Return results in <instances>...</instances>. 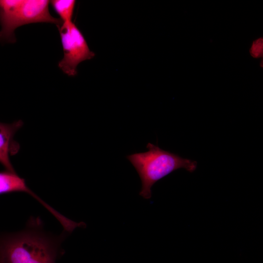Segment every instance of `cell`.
Listing matches in <instances>:
<instances>
[{
	"label": "cell",
	"mask_w": 263,
	"mask_h": 263,
	"mask_svg": "<svg viewBox=\"0 0 263 263\" xmlns=\"http://www.w3.org/2000/svg\"><path fill=\"white\" fill-rule=\"evenodd\" d=\"M58 29L63 51V57L58 66L68 76H74L78 65L92 59L95 54L90 50L84 37L73 21L62 22Z\"/></svg>",
	"instance_id": "277c9868"
},
{
	"label": "cell",
	"mask_w": 263,
	"mask_h": 263,
	"mask_svg": "<svg viewBox=\"0 0 263 263\" xmlns=\"http://www.w3.org/2000/svg\"><path fill=\"white\" fill-rule=\"evenodd\" d=\"M22 192L31 195L41 204L53 215L56 210L47 204L26 185L24 179L20 177L16 172L7 170L0 171V194Z\"/></svg>",
	"instance_id": "8992f818"
},
{
	"label": "cell",
	"mask_w": 263,
	"mask_h": 263,
	"mask_svg": "<svg viewBox=\"0 0 263 263\" xmlns=\"http://www.w3.org/2000/svg\"><path fill=\"white\" fill-rule=\"evenodd\" d=\"M249 54L254 58L263 57V39L262 38H259L252 42L249 49Z\"/></svg>",
	"instance_id": "ba28073f"
},
{
	"label": "cell",
	"mask_w": 263,
	"mask_h": 263,
	"mask_svg": "<svg viewBox=\"0 0 263 263\" xmlns=\"http://www.w3.org/2000/svg\"><path fill=\"white\" fill-rule=\"evenodd\" d=\"M147 148L148 150L146 152L126 156L141 179L142 188L139 195L144 199H150L153 185L171 172L180 169L192 172L197 168L196 161L183 158L157 145L148 143Z\"/></svg>",
	"instance_id": "7a4b0ae2"
},
{
	"label": "cell",
	"mask_w": 263,
	"mask_h": 263,
	"mask_svg": "<svg viewBox=\"0 0 263 263\" xmlns=\"http://www.w3.org/2000/svg\"><path fill=\"white\" fill-rule=\"evenodd\" d=\"M50 234L38 218L22 230L0 233V263H56L65 236Z\"/></svg>",
	"instance_id": "6da1fadb"
},
{
	"label": "cell",
	"mask_w": 263,
	"mask_h": 263,
	"mask_svg": "<svg viewBox=\"0 0 263 263\" xmlns=\"http://www.w3.org/2000/svg\"><path fill=\"white\" fill-rule=\"evenodd\" d=\"M55 11L59 15L62 22L72 21L75 6L74 0H53L50 2Z\"/></svg>",
	"instance_id": "52a82bcc"
},
{
	"label": "cell",
	"mask_w": 263,
	"mask_h": 263,
	"mask_svg": "<svg viewBox=\"0 0 263 263\" xmlns=\"http://www.w3.org/2000/svg\"><path fill=\"white\" fill-rule=\"evenodd\" d=\"M47 0H0V41H16L15 30L22 25L38 22L55 24L57 28L62 22L54 17Z\"/></svg>",
	"instance_id": "3957f363"
},
{
	"label": "cell",
	"mask_w": 263,
	"mask_h": 263,
	"mask_svg": "<svg viewBox=\"0 0 263 263\" xmlns=\"http://www.w3.org/2000/svg\"><path fill=\"white\" fill-rule=\"evenodd\" d=\"M23 125L21 120L11 123L0 122V164L5 170L16 172L10 156L16 154L19 151L20 146L14 140V136Z\"/></svg>",
	"instance_id": "5b68a950"
}]
</instances>
